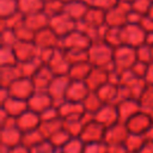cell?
I'll list each match as a JSON object with an SVG mask.
<instances>
[{
    "label": "cell",
    "instance_id": "6da1fadb",
    "mask_svg": "<svg viewBox=\"0 0 153 153\" xmlns=\"http://www.w3.org/2000/svg\"><path fill=\"white\" fill-rule=\"evenodd\" d=\"M88 62L93 67L105 68L108 71L114 68L112 59H114V48L105 43H97L96 45H90L88 50Z\"/></svg>",
    "mask_w": 153,
    "mask_h": 153
},
{
    "label": "cell",
    "instance_id": "7a4b0ae2",
    "mask_svg": "<svg viewBox=\"0 0 153 153\" xmlns=\"http://www.w3.org/2000/svg\"><path fill=\"white\" fill-rule=\"evenodd\" d=\"M136 61H137L136 48H133V47H129L126 44L114 48L112 63H114V68L118 73L130 69Z\"/></svg>",
    "mask_w": 153,
    "mask_h": 153
},
{
    "label": "cell",
    "instance_id": "3957f363",
    "mask_svg": "<svg viewBox=\"0 0 153 153\" xmlns=\"http://www.w3.org/2000/svg\"><path fill=\"white\" fill-rule=\"evenodd\" d=\"M71 78L68 74L66 75H55L54 79L51 80L49 87H48V93L53 98L54 105H60L62 102L66 100V92L68 88V85L71 82Z\"/></svg>",
    "mask_w": 153,
    "mask_h": 153
},
{
    "label": "cell",
    "instance_id": "277c9868",
    "mask_svg": "<svg viewBox=\"0 0 153 153\" xmlns=\"http://www.w3.org/2000/svg\"><path fill=\"white\" fill-rule=\"evenodd\" d=\"M8 91L12 97L27 100L36 91V87L31 78L20 76L8 86Z\"/></svg>",
    "mask_w": 153,
    "mask_h": 153
},
{
    "label": "cell",
    "instance_id": "5b68a950",
    "mask_svg": "<svg viewBox=\"0 0 153 153\" xmlns=\"http://www.w3.org/2000/svg\"><path fill=\"white\" fill-rule=\"evenodd\" d=\"M153 124V118L151 116L149 112L141 110L137 114H135L134 116H131L127 122L126 126L129 130V133L133 134H145L148 128Z\"/></svg>",
    "mask_w": 153,
    "mask_h": 153
},
{
    "label": "cell",
    "instance_id": "8992f818",
    "mask_svg": "<svg viewBox=\"0 0 153 153\" xmlns=\"http://www.w3.org/2000/svg\"><path fill=\"white\" fill-rule=\"evenodd\" d=\"M105 131L106 128L100 124L99 122H97L94 118H92L91 121L86 122L82 131L80 134V139L87 143V142H97V141H104L105 137Z\"/></svg>",
    "mask_w": 153,
    "mask_h": 153
},
{
    "label": "cell",
    "instance_id": "52a82bcc",
    "mask_svg": "<svg viewBox=\"0 0 153 153\" xmlns=\"http://www.w3.org/2000/svg\"><path fill=\"white\" fill-rule=\"evenodd\" d=\"M60 117L63 121H72V120H80L86 110L84 108L82 103L78 102H71V100H65L60 105H57Z\"/></svg>",
    "mask_w": 153,
    "mask_h": 153
},
{
    "label": "cell",
    "instance_id": "ba28073f",
    "mask_svg": "<svg viewBox=\"0 0 153 153\" xmlns=\"http://www.w3.org/2000/svg\"><path fill=\"white\" fill-rule=\"evenodd\" d=\"M47 66L51 69L54 75H66V74H68L72 65L67 59L65 49L57 48V49H55L54 55L50 59V61L47 63Z\"/></svg>",
    "mask_w": 153,
    "mask_h": 153
},
{
    "label": "cell",
    "instance_id": "9c48e42d",
    "mask_svg": "<svg viewBox=\"0 0 153 153\" xmlns=\"http://www.w3.org/2000/svg\"><path fill=\"white\" fill-rule=\"evenodd\" d=\"M93 118L105 128L116 124L117 122H120L116 104H103V106L93 115Z\"/></svg>",
    "mask_w": 153,
    "mask_h": 153
},
{
    "label": "cell",
    "instance_id": "30bf717a",
    "mask_svg": "<svg viewBox=\"0 0 153 153\" xmlns=\"http://www.w3.org/2000/svg\"><path fill=\"white\" fill-rule=\"evenodd\" d=\"M27 105L30 110L41 114L48 108L53 106L54 102L48 91H35L33 94L27 99Z\"/></svg>",
    "mask_w": 153,
    "mask_h": 153
},
{
    "label": "cell",
    "instance_id": "8fae6325",
    "mask_svg": "<svg viewBox=\"0 0 153 153\" xmlns=\"http://www.w3.org/2000/svg\"><path fill=\"white\" fill-rule=\"evenodd\" d=\"M90 92H91V90L88 88V86L85 81L71 80L68 88H67V92H66V100L82 103Z\"/></svg>",
    "mask_w": 153,
    "mask_h": 153
},
{
    "label": "cell",
    "instance_id": "7c38bea8",
    "mask_svg": "<svg viewBox=\"0 0 153 153\" xmlns=\"http://www.w3.org/2000/svg\"><path fill=\"white\" fill-rule=\"evenodd\" d=\"M117 108V112H118V117L121 122H127L131 116H134L135 114H137L139 111L142 110V106L140 104V100L137 99H131V98H126L120 100L116 104Z\"/></svg>",
    "mask_w": 153,
    "mask_h": 153
},
{
    "label": "cell",
    "instance_id": "4fadbf2b",
    "mask_svg": "<svg viewBox=\"0 0 153 153\" xmlns=\"http://www.w3.org/2000/svg\"><path fill=\"white\" fill-rule=\"evenodd\" d=\"M129 135V130L126 126L124 122H117L116 124L108 127L105 131V137L104 142L106 145H112V143H124L127 136Z\"/></svg>",
    "mask_w": 153,
    "mask_h": 153
},
{
    "label": "cell",
    "instance_id": "5bb4252c",
    "mask_svg": "<svg viewBox=\"0 0 153 153\" xmlns=\"http://www.w3.org/2000/svg\"><path fill=\"white\" fill-rule=\"evenodd\" d=\"M41 122H42V120H41L39 114H37L30 109H27L26 111H24L22 115H19L16 118V124L23 133L33 130V129H38Z\"/></svg>",
    "mask_w": 153,
    "mask_h": 153
},
{
    "label": "cell",
    "instance_id": "9a60e30c",
    "mask_svg": "<svg viewBox=\"0 0 153 153\" xmlns=\"http://www.w3.org/2000/svg\"><path fill=\"white\" fill-rule=\"evenodd\" d=\"M96 92L104 104H117L121 99L120 85H116L109 81L105 82L103 86H100Z\"/></svg>",
    "mask_w": 153,
    "mask_h": 153
},
{
    "label": "cell",
    "instance_id": "2e32d148",
    "mask_svg": "<svg viewBox=\"0 0 153 153\" xmlns=\"http://www.w3.org/2000/svg\"><path fill=\"white\" fill-rule=\"evenodd\" d=\"M109 81V71L100 67H93L86 78L85 82L87 84L91 91H97L100 86Z\"/></svg>",
    "mask_w": 153,
    "mask_h": 153
},
{
    "label": "cell",
    "instance_id": "e0dca14e",
    "mask_svg": "<svg viewBox=\"0 0 153 153\" xmlns=\"http://www.w3.org/2000/svg\"><path fill=\"white\" fill-rule=\"evenodd\" d=\"M54 76L55 75L51 72V69L47 65H43L37 71V73L31 78L33 81V85L36 87V91H47L51 80L54 79Z\"/></svg>",
    "mask_w": 153,
    "mask_h": 153
},
{
    "label": "cell",
    "instance_id": "ac0fdd59",
    "mask_svg": "<svg viewBox=\"0 0 153 153\" xmlns=\"http://www.w3.org/2000/svg\"><path fill=\"white\" fill-rule=\"evenodd\" d=\"M1 108H4L10 116L17 118L19 115H22L24 111L29 109V105H27V100L10 96L4 103H1Z\"/></svg>",
    "mask_w": 153,
    "mask_h": 153
},
{
    "label": "cell",
    "instance_id": "d6986e66",
    "mask_svg": "<svg viewBox=\"0 0 153 153\" xmlns=\"http://www.w3.org/2000/svg\"><path fill=\"white\" fill-rule=\"evenodd\" d=\"M22 136L23 131L17 126H10V127H2L1 128V143L14 147L22 143Z\"/></svg>",
    "mask_w": 153,
    "mask_h": 153
},
{
    "label": "cell",
    "instance_id": "ffe728a7",
    "mask_svg": "<svg viewBox=\"0 0 153 153\" xmlns=\"http://www.w3.org/2000/svg\"><path fill=\"white\" fill-rule=\"evenodd\" d=\"M92 68H93V66L88 61L76 62V63H73L71 66L68 75L72 80H82V81H85L86 78L88 76L90 72L92 71Z\"/></svg>",
    "mask_w": 153,
    "mask_h": 153
},
{
    "label": "cell",
    "instance_id": "44dd1931",
    "mask_svg": "<svg viewBox=\"0 0 153 153\" xmlns=\"http://www.w3.org/2000/svg\"><path fill=\"white\" fill-rule=\"evenodd\" d=\"M20 71L18 65L16 66H1V86L8 87L13 81L20 78Z\"/></svg>",
    "mask_w": 153,
    "mask_h": 153
},
{
    "label": "cell",
    "instance_id": "7402d4cb",
    "mask_svg": "<svg viewBox=\"0 0 153 153\" xmlns=\"http://www.w3.org/2000/svg\"><path fill=\"white\" fill-rule=\"evenodd\" d=\"M62 128H63V120L61 117L49 120V121H42L38 127V129L41 130V133L45 139H49L54 133H56Z\"/></svg>",
    "mask_w": 153,
    "mask_h": 153
},
{
    "label": "cell",
    "instance_id": "603a6c76",
    "mask_svg": "<svg viewBox=\"0 0 153 153\" xmlns=\"http://www.w3.org/2000/svg\"><path fill=\"white\" fill-rule=\"evenodd\" d=\"M146 141L147 140H146L145 135L129 133V135L127 136V139L124 141V146L129 153H139L141 151V148L143 147V145L146 143Z\"/></svg>",
    "mask_w": 153,
    "mask_h": 153
},
{
    "label": "cell",
    "instance_id": "cb8c5ba5",
    "mask_svg": "<svg viewBox=\"0 0 153 153\" xmlns=\"http://www.w3.org/2000/svg\"><path fill=\"white\" fill-rule=\"evenodd\" d=\"M43 140H45V137L43 136V134L41 133V130L39 129H33V130H29V131L23 133L22 145H24L27 148H32L33 146L38 145Z\"/></svg>",
    "mask_w": 153,
    "mask_h": 153
},
{
    "label": "cell",
    "instance_id": "d4e9b609",
    "mask_svg": "<svg viewBox=\"0 0 153 153\" xmlns=\"http://www.w3.org/2000/svg\"><path fill=\"white\" fill-rule=\"evenodd\" d=\"M82 104H84V108H85L86 112L94 115V114L103 106L104 103H103L102 99L98 97V94H97L96 91H91V92L88 93V96L85 98V100L82 102Z\"/></svg>",
    "mask_w": 153,
    "mask_h": 153
},
{
    "label": "cell",
    "instance_id": "484cf974",
    "mask_svg": "<svg viewBox=\"0 0 153 153\" xmlns=\"http://www.w3.org/2000/svg\"><path fill=\"white\" fill-rule=\"evenodd\" d=\"M18 65V59L13 47L2 45L1 49V66H16Z\"/></svg>",
    "mask_w": 153,
    "mask_h": 153
},
{
    "label": "cell",
    "instance_id": "4316f807",
    "mask_svg": "<svg viewBox=\"0 0 153 153\" xmlns=\"http://www.w3.org/2000/svg\"><path fill=\"white\" fill-rule=\"evenodd\" d=\"M140 104L142 106V110L149 112L153 110V85L151 84H147L142 94H141V98H140Z\"/></svg>",
    "mask_w": 153,
    "mask_h": 153
},
{
    "label": "cell",
    "instance_id": "83f0119b",
    "mask_svg": "<svg viewBox=\"0 0 153 153\" xmlns=\"http://www.w3.org/2000/svg\"><path fill=\"white\" fill-rule=\"evenodd\" d=\"M71 137H72V136L67 133V130H66L65 128H62V129L57 130L56 133H54L48 140H49L57 149H61V148L68 142V140H69Z\"/></svg>",
    "mask_w": 153,
    "mask_h": 153
},
{
    "label": "cell",
    "instance_id": "f1b7e54d",
    "mask_svg": "<svg viewBox=\"0 0 153 153\" xmlns=\"http://www.w3.org/2000/svg\"><path fill=\"white\" fill-rule=\"evenodd\" d=\"M85 142L80 137H71L68 142L61 148L63 153H82Z\"/></svg>",
    "mask_w": 153,
    "mask_h": 153
},
{
    "label": "cell",
    "instance_id": "f546056e",
    "mask_svg": "<svg viewBox=\"0 0 153 153\" xmlns=\"http://www.w3.org/2000/svg\"><path fill=\"white\" fill-rule=\"evenodd\" d=\"M59 149L48 140H43L42 142H39L38 145L33 146L32 148H30L31 153H56Z\"/></svg>",
    "mask_w": 153,
    "mask_h": 153
},
{
    "label": "cell",
    "instance_id": "4dcf8cb0",
    "mask_svg": "<svg viewBox=\"0 0 153 153\" xmlns=\"http://www.w3.org/2000/svg\"><path fill=\"white\" fill-rule=\"evenodd\" d=\"M82 153H108V145L104 141L87 142L84 146Z\"/></svg>",
    "mask_w": 153,
    "mask_h": 153
},
{
    "label": "cell",
    "instance_id": "1f68e13d",
    "mask_svg": "<svg viewBox=\"0 0 153 153\" xmlns=\"http://www.w3.org/2000/svg\"><path fill=\"white\" fill-rule=\"evenodd\" d=\"M147 68H148V63H145V62H141V61L137 60L130 69H131V72H133L136 76L145 79V75H146V73H147Z\"/></svg>",
    "mask_w": 153,
    "mask_h": 153
},
{
    "label": "cell",
    "instance_id": "d6a6232c",
    "mask_svg": "<svg viewBox=\"0 0 153 153\" xmlns=\"http://www.w3.org/2000/svg\"><path fill=\"white\" fill-rule=\"evenodd\" d=\"M124 143H112L108 145V153H127Z\"/></svg>",
    "mask_w": 153,
    "mask_h": 153
},
{
    "label": "cell",
    "instance_id": "836d02e7",
    "mask_svg": "<svg viewBox=\"0 0 153 153\" xmlns=\"http://www.w3.org/2000/svg\"><path fill=\"white\" fill-rule=\"evenodd\" d=\"M8 153H31V152H30V148H27V147H25L24 145L20 143L18 146L11 147Z\"/></svg>",
    "mask_w": 153,
    "mask_h": 153
},
{
    "label": "cell",
    "instance_id": "e575fe53",
    "mask_svg": "<svg viewBox=\"0 0 153 153\" xmlns=\"http://www.w3.org/2000/svg\"><path fill=\"white\" fill-rule=\"evenodd\" d=\"M145 80L147 84L153 85V61L151 63H148V68H147V73L145 75Z\"/></svg>",
    "mask_w": 153,
    "mask_h": 153
},
{
    "label": "cell",
    "instance_id": "d590c367",
    "mask_svg": "<svg viewBox=\"0 0 153 153\" xmlns=\"http://www.w3.org/2000/svg\"><path fill=\"white\" fill-rule=\"evenodd\" d=\"M139 153H153V141L147 140Z\"/></svg>",
    "mask_w": 153,
    "mask_h": 153
},
{
    "label": "cell",
    "instance_id": "8d00e7d4",
    "mask_svg": "<svg viewBox=\"0 0 153 153\" xmlns=\"http://www.w3.org/2000/svg\"><path fill=\"white\" fill-rule=\"evenodd\" d=\"M145 135V137H146V140H149V141H153V124L148 128V130L143 134Z\"/></svg>",
    "mask_w": 153,
    "mask_h": 153
},
{
    "label": "cell",
    "instance_id": "74e56055",
    "mask_svg": "<svg viewBox=\"0 0 153 153\" xmlns=\"http://www.w3.org/2000/svg\"><path fill=\"white\" fill-rule=\"evenodd\" d=\"M56 153H63V152H62V151H61V149H59V151H57V152H56Z\"/></svg>",
    "mask_w": 153,
    "mask_h": 153
},
{
    "label": "cell",
    "instance_id": "f35d334b",
    "mask_svg": "<svg viewBox=\"0 0 153 153\" xmlns=\"http://www.w3.org/2000/svg\"><path fill=\"white\" fill-rule=\"evenodd\" d=\"M152 53H153V45H152Z\"/></svg>",
    "mask_w": 153,
    "mask_h": 153
}]
</instances>
